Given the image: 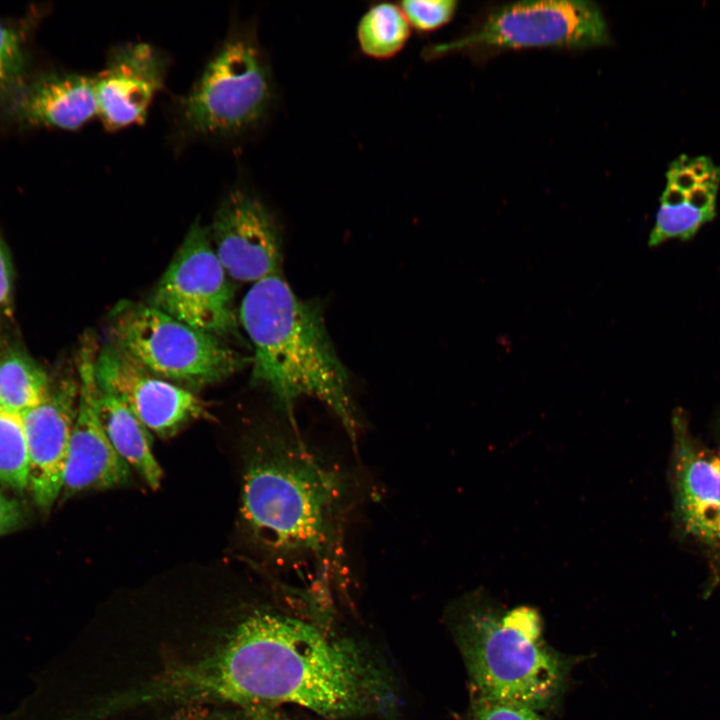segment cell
I'll use <instances>...</instances> for the list:
<instances>
[{
	"mask_svg": "<svg viewBox=\"0 0 720 720\" xmlns=\"http://www.w3.org/2000/svg\"><path fill=\"white\" fill-rule=\"evenodd\" d=\"M148 702L235 704L245 712L294 704L326 719L384 712L391 679L365 648L319 625L256 610L201 656L145 684Z\"/></svg>",
	"mask_w": 720,
	"mask_h": 720,
	"instance_id": "1",
	"label": "cell"
},
{
	"mask_svg": "<svg viewBox=\"0 0 720 720\" xmlns=\"http://www.w3.org/2000/svg\"><path fill=\"white\" fill-rule=\"evenodd\" d=\"M295 430L267 432L252 444L242 479L241 519L252 540L281 560L341 569L353 478Z\"/></svg>",
	"mask_w": 720,
	"mask_h": 720,
	"instance_id": "2",
	"label": "cell"
},
{
	"mask_svg": "<svg viewBox=\"0 0 720 720\" xmlns=\"http://www.w3.org/2000/svg\"><path fill=\"white\" fill-rule=\"evenodd\" d=\"M239 320L254 350L252 381L272 394L292 426L297 402L313 398L332 411L355 442L358 419L349 374L320 305L300 298L279 274L252 285Z\"/></svg>",
	"mask_w": 720,
	"mask_h": 720,
	"instance_id": "3",
	"label": "cell"
},
{
	"mask_svg": "<svg viewBox=\"0 0 720 720\" xmlns=\"http://www.w3.org/2000/svg\"><path fill=\"white\" fill-rule=\"evenodd\" d=\"M450 626L471 692L538 711L561 696L571 663L545 641L535 608L507 609L472 592L452 608Z\"/></svg>",
	"mask_w": 720,
	"mask_h": 720,
	"instance_id": "4",
	"label": "cell"
},
{
	"mask_svg": "<svg viewBox=\"0 0 720 720\" xmlns=\"http://www.w3.org/2000/svg\"><path fill=\"white\" fill-rule=\"evenodd\" d=\"M273 99L269 64L255 32L233 28L176 104L186 137H231L256 127Z\"/></svg>",
	"mask_w": 720,
	"mask_h": 720,
	"instance_id": "5",
	"label": "cell"
},
{
	"mask_svg": "<svg viewBox=\"0 0 720 720\" xmlns=\"http://www.w3.org/2000/svg\"><path fill=\"white\" fill-rule=\"evenodd\" d=\"M109 334V342L149 372L187 389L219 383L251 363L223 339L149 303H118L111 311Z\"/></svg>",
	"mask_w": 720,
	"mask_h": 720,
	"instance_id": "6",
	"label": "cell"
},
{
	"mask_svg": "<svg viewBox=\"0 0 720 720\" xmlns=\"http://www.w3.org/2000/svg\"><path fill=\"white\" fill-rule=\"evenodd\" d=\"M606 20L591 1H523L493 9L472 31L450 42L426 47L434 59L452 53L507 49H586L608 44Z\"/></svg>",
	"mask_w": 720,
	"mask_h": 720,
	"instance_id": "7",
	"label": "cell"
},
{
	"mask_svg": "<svg viewBox=\"0 0 720 720\" xmlns=\"http://www.w3.org/2000/svg\"><path fill=\"white\" fill-rule=\"evenodd\" d=\"M231 279L216 255L209 227L196 221L156 285L149 304L220 339H241Z\"/></svg>",
	"mask_w": 720,
	"mask_h": 720,
	"instance_id": "8",
	"label": "cell"
},
{
	"mask_svg": "<svg viewBox=\"0 0 720 720\" xmlns=\"http://www.w3.org/2000/svg\"><path fill=\"white\" fill-rule=\"evenodd\" d=\"M95 377L99 389L121 399L159 437H172L186 425L212 417L196 394L152 374L111 342L98 349Z\"/></svg>",
	"mask_w": 720,
	"mask_h": 720,
	"instance_id": "9",
	"label": "cell"
},
{
	"mask_svg": "<svg viewBox=\"0 0 720 720\" xmlns=\"http://www.w3.org/2000/svg\"><path fill=\"white\" fill-rule=\"evenodd\" d=\"M209 233L218 259L233 280L254 284L281 274L279 225L250 193L232 190L218 206Z\"/></svg>",
	"mask_w": 720,
	"mask_h": 720,
	"instance_id": "10",
	"label": "cell"
},
{
	"mask_svg": "<svg viewBox=\"0 0 720 720\" xmlns=\"http://www.w3.org/2000/svg\"><path fill=\"white\" fill-rule=\"evenodd\" d=\"M97 352L94 337L87 335L78 357L77 412L62 488L66 495L120 487L131 478V468L113 448L99 416L95 377Z\"/></svg>",
	"mask_w": 720,
	"mask_h": 720,
	"instance_id": "11",
	"label": "cell"
},
{
	"mask_svg": "<svg viewBox=\"0 0 720 720\" xmlns=\"http://www.w3.org/2000/svg\"><path fill=\"white\" fill-rule=\"evenodd\" d=\"M169 57L145 42L114 46L94 76L98 117L111 132L142 124L162 89Z\"/></svg>",
	"mask_w": 720,
	"mask_h": 720,
	"instance_id": "12",
	"label": "cell"
},
{
	"mask_svg": "<svg viewBox=\"0 0 720 720\" xmlns=\"http://www.w3.org/2000/svg\"><path fill=\"white\" fill-rule=\"evenodd\" d=\"M79 384L66 379L22 415L29 454V487L36 503L50 508L62 492Z\"/></svg>",
	"mask_w": 720,
	"mask_h": 720,
	"instance_id": "13",
	"label": "cell"
},
{
	"mask_svg": "<svg viewBox=\"0 0 720 720\" xmlns=\"http://www.w3.org/2000/svg\"><path fill=\"white\" fill-rule=\"evenodd\" d=\"M676 510L685 531L718 544L720 455L699 446L681 411L673 416Z\"/></svg>",
	"mask_w": 720,
	"mask_h": 720,
	"instance_id": "14",
	"label": "cell"
},
{
	"mask_svg": "<svg viewBox=\"0 0 720 720\" xmlns=\"http://www.w3.org/2000/svg\"><path fill=\"white\" fill-rule=\"evenodd\" d=\"M30 122L76 130L98 116L95 79L78 73L52 74L40 80L21 103Z\"/></svg>",
	"mask_w": 720,
	"mask_h": 720,
	"instance_id": "15",
	"label": "cell"
},
{
	"mask_svg": "<svg viewBox=\"0 0 720 720\" xmlns=\"http://www.w3.org/2000/svg\"><path fill=\"white\" fill-rule=\"evenodd\" d=\"M98 410L104 431L117 454L151 489L163 476L152 450L150 431L117 396L98 387Z\"/></svg>",
	"mask_w": 720,
	"mask_h": 720,
	"instance_id": "16",
	"label": "cell"
},
{
	"mask_svg": "<svg viewBox=\"0 0 720 720\" xmlns=\"http://www.w3.org/2000/svg\"><path fill=\"white\" fill-rule=\"evenodd\" d=\"M48 377L32 359L11 352L0 360V407L20 415L49 397Z\"/></svg>",
	"mask_w": 720,
	"mask_h": 720,
	"instance_id": "17",
	"label": "cell"
},
{
	"mask_svg": "<svg viewBox=\"0 0 720 720\" xmlns=\"http://www.w3.org/2000/svg\"><path fill=\"white\" fill-rule=\"evenodd\" d=\"M411 27L399 4H374L357 25V41L367 57L385 60L397 55L407 43Z\"/></svg>",
	"mask_w": 720,
	"mask_h": 720,
	"instance_id": "18",
	"label": "cell"
},
{
	"mask_svg": "<svg viewBox=\"0 0 720 720\" xmlns=\"http://www.w3.org/2000/svg\"><path fill=\"white\" fill-rule=\"evenodd\" d=\"M0 481L22 491L29 487V454L22 415L0 409Z\"/></svg>",
	"mask_w": 720,
	"mask_h": 720,
	"instance_id": "19",
	"label": "cell"
},
{
	"mask_svg": "<svg viewBox=\"0 0 720 720\" xmlns=\"http://www.w3.org/2000/svg\"><path fill=\"white\" fill-rule=\"evenodd\" d=\"M713 218L714 215L697 211L687 203L674 208L660 206L648 244L653 247L672 238L689 240Z\"/></svg>",
	"mask_w": 720,
	"mask_h": 720,
	"instance_id": "20",
	"label": "cell"
},
{
	"mask_svg": "<svg viewBox=\"0 0 720 720\" xmlns=\"http://www.w3.org/2000/svg\"><path fill=\"white\" fill-rule=\"evenodd\" d=\"M411 28L420 33L433 32L446 25L457 9L454 0H406L399 3Z\"/></svg>",
	"mask_w": 720,
	"mask_h": 720,
	"instance_id": "21",
	"label": "cell"
},
{
	"mask_svg": "<svg viewBox=\"0 0 720 720\" xmlns=\"http://www.w3.org/2000/svg\"><path fill=\"white\" fill-rule=\"evenodd\" d=\"M467 720H546L541 711L471 692Z\"/></svg>",
	"mask_w": 720,
	"mask_h": 720,
	"instance_id": "22",
	"label": "cell"
},
{
	"mask_svg": "<svg viewBox=\"0 0 720 720\" xmlns=\"http://www.w3.org/2000/svg\"><path fill=\"white\" fill-rule=\"evenodd\" d=\"M22 64V41L18 32L0 22V93L18 78Z\"/></svg>",
	"mask_w": 720,
	"mask_h": 720,
	"instance_id": "23",
	"label": "cell"
},
{
	"mask_svg": "<svg viewBox=\"0 0 720 720\" xmlns=\"http://www.w3.org/2000/svg\"><path fill=\"white\" fill-rule=\"evenodd\" d=\"M23 509L19 502L0 490V536L20 525Z\"/></svg>",
	"mask_w": 720,
	"mask_h": 720,
	"instance_id": "24",
	"label": "cell"
},
{
	"mask_svg": "<svg viewBox=\"0 0 720 720\" xmlns=\"http://www.w3.org/2000/svg\"><path fill=\"white\" fill-rule=\"evenodd\" d=\"M686 203L693 209L715 216L716 196L701 185L687 192Z\"/></svg>",
	"mask_w": 720,
	"mask_h": 720,
	"instance_id": "25",
	"label": "cell"
},
{
	"mask_svg": "<svg viewBox=\"0 0 720 720\" xmlns=\"http://www.w3.org/2000/svg\"><path fill=\"white\" fill-rule=\"evenodd\" d=\"M667 183H670L684 192H689L698 185V180L689 170H679L670 167L666 173Z\"/></svg>",
	"mask_w": 720,
	"mask_h": 720,
	"instance_id": "26",
	"label": "cell"
},
{
	"mask_svg": "<svg viewBox=\"0 0 720 720\" xmlns=\"http://www.w3.org/2000/svg\"><path fill=\"white\" fill-rule=\"evenodd\" d=\"M687 192H684L676 186L667 183L661 198L660 206L674 208L686 203Z\"/></svg>",
	"mask_w": 720,
	"mask_h": 720,
	"instance_id": "27",
	"label": "cell"
},
{
	"mask_svg": "<svg viewBox=\"0 0 720 720\" xmlns=\"http://www.w3.org/2000/svg\"><path fill=\"white\" fill-rule=\"evenodd\" d=\"M10 291V272L8 260L0 242V304L4 303Z\"/></svg>",
	"mask_w": 720,
	"mask_h": 720,
	"instance_id": "28",
	"label": "cell"
},
{
	"mask_svg": "<svg viewBox=\"0 0 720 720\" xmlns=\"http://www.w3.org/2000/svg\"><path fill=\"white\" fill-rule=\"evenodd\" d=\"M246 713L248 714L250 720H298L286 715L278 708L253 709L246 711Z\"/></svg>",
	"mask_w": 720,
	"mask_h": 720,
	"instance_id": "29",
	"label": "cell"
},
{
	"mask_svg": "<svg viewBox=\"0 0 720 720\" xmlns=\"http://www.w3.org/2000/svg\"><path fill=\"white\" fill-rule=\"evenodd\" d=\"M714 167L715 166L713 165V162L710 158L706 156H699L696 158H692L689 171L697 180H700L709 172H711Z\"/></svg>",
	"mask_w": 720,
	"mask_h": 720,
	"instance_id": "30",
	"label": "cell"
},
{
	"mask_svg": "<svg viewBox=\"0 0 720 720\" xmlns=\"http://www.w3.org/2000/svg\"><path fill=\"white\" fill-rule=\"evenodd\" d=\"M720 184V167H714L711 172L705 175L702 179L698 180V185L701 186H715L719 187Z\"/></svg>",
	"mask_w": 720,
	"mask_h": 720,
	"instance_id": "31",
	"label": "cell"
},
{
	"mask_svg": "<svg viewBox=\"0 0 720 720\" xmlns=\"http://www.w3.org/2000/svg\"><path fill=\"white\" fill-rule=\"evenodd\" d=\"M718 544H720V527H719V531H718Z\"/></svg>",
	"mask_w": 720,
	"mask_h": 720,
	"instance_id": "32",
	"label": "cell"
},
{
	"mask_svg": "<svg viewBox=\"0 0 720 720\" xmlns=\"http://www.w3.org/2000/svg\"><path fill=\"white\" fill-rule=\"evenodd\" d=\"M0 409H2V408L0 407Z\"/></svg>",
	"mask_w": 720,
	"mask_h": 720,
	"instance_id": "33",
	"label": "cell"
}]
</instances>
